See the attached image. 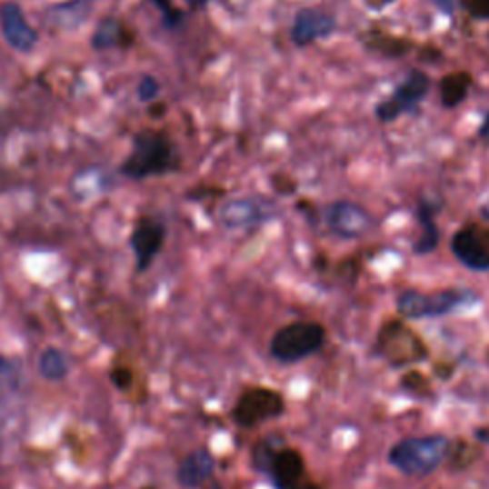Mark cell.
<instances>
[{
    "label": "cell",
    "instance_id": "cell-1",
    "mask_svg": "<svg viewBox=\"0 0 489 489\" xmlns=\"http://www.w3.org/2000/svg\"><path fill=\"white\" fill-rule=\"evenodd\" d=\"M175 165L176 154L168 136L157 130H142L136 135L133 152L123 163L121 171L128 178L142 180L173 171Z\"/></svg>",
    "mask_w": 489,
    "mask_h": 489
},
{
    "label": "cell",
    "instance_id": "cell-2",
    "mask_svg": "<svg viewBox=\"0 0 489 489\" xmlns=\"http://www.w3.org/2000/svg\"><path fill=\"white\" fill-rule=\"evenodd\" d=\"M451 442L442 434L415 436L398 442L390 449L388 461L407 476H426L449 457Z\"/></svg>",
    "mask_w": 489,
    "mask_h": 489
},
{
    "label": "cell",
    "instance_id": "cell-3",
    "mask_svg": "<svg viewBox=\"0 0 489 489\" xmlns=\"http://www.w3.org/2000/svg\"><path fill=\"white\" fill-rule=\"evenodd\" d=\"M476 303L478 294L470 289H444L436 293H421L409 289L398 298V312L407 319L438 317Z\"/></svg>",
    "mask_w": 489,
    "mask_h": 489
},
{
    "label": "cell",
    "instance_id": "cell-4",
    "mask_svg": "<svg viewBox=\"0 0 489 489\" xmlns=\"http://www.w3.org/2000/svg\"><path fill=\"white\" fill-rule=\"evenodd\" d=\"M374 352L392 367H402L426 360L428 348L423 338L407 327L402 319L386 322L374 341Z\"/></svg>",
    "mask_w": 489,
    "mask_h": 489
},
{
    "label": "cell",
    "instance_id": "cell-5",
    "mask_svg": "<svg viewBox=\"0 0 489 489\" xmlns=\"http://www.w3.org/2000/svg\"><path fill=\"white\" fill-rule=\"evenodd\" d=\"M325 343V329L315 322H294L281 327L270 343V352L281 364H296Z\"/></svg>",
    "mask_w": 489,
    "mask_h": 489
},
{
    "label": "cell",
    "instance_id": "cell-6",
    "mask_svg": "<svg viewBox=\"0 0 489 489\" xmlns=\"http://www.w3.org/2000/svg\"><path fill=\"white\" fill-rule=\"evenodd\" d=\"M284 411L285 400L277 390L266 386H253L244 390L237 398L232 411V419L237 426L254 428L264 424L266 421L284 415Z\"/></svg>",
    "mask_w": 489,
    "mask_h": 489
},
{
    "label": "cell",
    "instance_id": "cell-7",
    "mask_svg": "<svg viewBox=\"0 0 489 489\" xmlns=\"http://www.w3.org/2000/svg\"><path fill=\"white\" fill-rule=\"evenodd\" d=\"M264 473L275 489H315L308 478L304 457L293 447H277Z\"/></svg>",
    "mask_w": 489,
    "mask_h": 489
},
{
    "label": "cell",
    "instance_id": "cell-8",
    "mask_svg": "<svg viewBox=\"0 0 489 489\" xmlns=\"http://www.w3.org/2000/svg\"><path fill=\"white\" fill-rule=\"evenodd\" d=\"M451 251L464 268L489 272V228L474 224L464 225L451 239Z\"/></svg>",
    "mask_w": 489,
    "mask_h": 489
},
{
    "label": "cell",
    "instance_id": "cell-9",
    "mask_svg": "<svg viewBox=\"0 0 489 489\" xmlns=\"http://www.w3.org/2000/svg\"><path fill=\"white\" fill-rule=\"evenodd\" d=\"M325 224L338 237L357 239L373 230L374 218L360 205L350 201H336L327 206Z\"/></svg>",
    "mask_w": 489,
    "mask_h": 489
},
{
    "label": "cell",
    "instance_id": "cell-10",
    "mask_svg": "<svg viewBox=\"0 0 489 489\" xmlns=\"http://www.w3.org/2000/svg\"><path fill=\"white\" fill-rule=\"evenodd\" d=\"M275 216V205L256 197L232 199L222 205L220 222L230 230H247Z\"/></svg>",
    "mask_w": 489,
    "mask_h": 489
},
{
    "label": "cell",
    "instance_id": "cell-11",
    "mask_svg": "<svg viewBox=\"0 0 489 489\" xmlns=\"http://www.w3.org/2000/svg\"><path fill=\"white\" fill-rule=\"evenodd\" d=\"M165 225L154 218H140L130 234V247L136 256V270L145 272L165 244Z\"/></svg>",
    "mask_w": 489,
    "mask_h": 489
},
{
    "label": "cell",
    "instance_id": "cell-12",
    "mask_svg": "<svg viewBox=\"0 0 489 489\" xmlns=\"http://www.w3.org/2000/svg\"><path fill=\"white\" fill-rule=\"evenodd\" d=\"M428 86H430V81L423 71H417V69L411 71L409 77L398 86L396 94L377 107V117L384 123H390L396 117H400L404 111L419 104L426 96Z\"/></svg>",
    "mask_w": 489,
    "mask_h": 489
},
{
    "label": "cell",
    "instance_id": "cell-13",
    "mask_svg": "<svg viewBox=\"0 0 489 489\" xmlns=\"http://www.w3.org/2000/svg\"><path fill=\"white\" fill-rule=\"evenodd\" d=\"M0 27L6 43L17 52H31L39 41V35L27 24L24 10L15 3L0 5Z\"/></svg>",
    "mask_w": 489,
    "mask_h": 489
},
{
    "label": "cell",
    "instance_id": "cell-14",
    "mask_svg": "<svg viewBox=\"0 0 489 489\" xmlns=\"http://www.w3.org/2000/svg\"><path fill=\"white\" fill-rule=\"evenodd\" d=\"M333 29H334L333 15L314 10V8H306L296 14L293 29H291V36L296 46H306L317 39H324V36L331 35Z\"/></svg>",
    "mask_w": 489,
    "mask_h": 489
},
{
    "label": "cell",
    "instance_id": "cell-15",
    "mask_svg": "<svg viewBox=\"0 0 489 489\" xmlns=\"http://www.w3.org/2000/svg\"><path fill=\"white\" fill-rule=\"evenodd\" d=\"M215 466L216 463L209 449H195L180 463L176 480L185 489H197L213 478Z\"/></svg>",
    "mask_w": 489,
    "mask_h": 489
},
{
    "label": "cell",
    "instance_id": "cell-16",
    "mask_svg": "<svg viewBox=\"0 0 489 489\" xmlns=\"http://www.w3.org/2000/svg\"><path fill=\"white\" fill-rule=\"evenodd\" d=\"M94 0H67V3L52 5L45 12V22L58 29H73L85 24Z\"/></svg>",
    "mask_w": 489,
    "mask_h": 489
},
{
    "label": "cell",
    "instance_id": "cell-17",
    "mask_svg": "<svg viewBox=\"0 0 489 489\" xmlns=\"http://www.w3.org/2000/svg\"><path fill=\"white\" fill-rule=\"evenodd\" d=\"M135 43V33L117 20H104L92 36V46L96 50L111 46H130Z\"/></svg>",
    "mask_w": 489,
    "mask_h": 489
},
{
    "label": "cell",
    "instance_id": "cell-18",
    "mask_svg": "<svg viewBox=\"0 0 489 489\" xmlns=\"http://www.w3.org/2000/svg\"><path fill=\"white\" fill-rule=\"evenodd\" d=\"M434 205H428V203H421L419 205V222H421V237L419 241L415 243V247H413V251H415V254H428L436 249V244L440 241V232H438V225L434 222Z\"/></svg>",
    "mask_w": 489,
    "mask_h": 489
},
{
    "label": "cell",
    "instance_id": "cell-19",
    "mask_svg": "<svg viewBox=\"0 0 489 489\" xmlns=\"http://www.w3.org/2000/svg\"><path fill=\"white\" fill-rule=\"evenodd\" d=\"M470 75L468 73H449L440 83V92H442V104L445 107H455L459 105L468 94L470 86Z\"/></svg>",
    "mask_w": 489,
    "mask_h": 489
},
{
    "label": "cell",
    "instance_id": "cell-20",
    "mask_svg": "<svg viewBox=\"0 0 489 489\" xmlns=\"http://www.w3.org/2000/svg\"><path fill=\"white\" fill-rule=\"evenodd\" d=\"M39 373L46 381H62L69 373V362L60 348H46L39 357Z\"/></svg>",
    "mask_w": 489,
    "mask_h": 489
},
{
    "label": "cell",
    "instance_id": "cell-21",
    "mask_svg": "<svg viewBox=\"0 0 489 489\" xmlns=\"http://www.w3.org/2000/svg\"><path fill=\"white\" fill-rule=\"evenodd\" d=\"M371 46H373L374 50L384 52L386 55H400V54L407 52V48H409L407 43L398 41V39H392V36H390V39H388V36H384V39H374V41L371 43Z\"/></svg>",
    "mask_w": 489,
    "mask_h": 489
},
{
    "label": "cell",
    "instance_id": "cell-22",
    "mask_svg": "<svg viewBox=\"0 0 489 489\" xmlns=\"http://www.w3.org/2000/svg\"><path fill=\"white\" fill-rule=\"evenodd\" d=\"M152 3L161 10L166 27H176L182 22V14L173 6L171 0H152Z\"/></svg>",
    "mask_w": 489,
    "mask_h": 489
},
{
    "label": "cell",
    "instance_id": "cell-23",
    "mask_svg": "<svg viewBox=\"0 0 489 489\" xmlns=\"http://www.w3.org/2000/svg\"><path fill=\"white\" fill-rule=\"evenodd\" d=\"M402 384L407 392H413V390H421V396H424V394L430 392V384L428 381L423 377V373H417L413 371L409 374H405V377L402 379Z\"/></svg>",
    "mask_w": 489,
    "mask_h": 489
},
{
    "label": "cell",
    "instance_id": "cell-24",
    "mask_svg": "<svg viewBox=\"0 0 489 489\" xmlns=\"http://www.w3.org/2000/svg\"><path fill=\"white\" fill-rule=\"evenodd\" d=\"M157 92H159V83L154 77H149V75L142 77L138 85V98L142 102H152L157 96Z\"/></svg>",
    "mask_w": 489,
    "mask_h": 489
},
{
    "label": "cell",
    "instance_id": "cell-25",
    "mask_svg": "<svg viewBox=\"0 0 489 489\" xmlns=\"http://www.w3.org/2000/svg\"><path fill=\"white\" fill-rule=\"evenodd\" d=\"M463 6L470 15L489 20V0H463Z\"/></svg>",
    "mask_w": 489,
    "mask_h": 489
},
{
    "label": "cell",
    "instance_id": "cell-26",
    "mask_svg": "<svg viewBox=\"0 0 489 489\" xmlns=\"http://www.w3.org/2000/svg\"><path fill=\"white\" fill-rule=\"evenodd\" d=\"M109 374H111L113 384H115L117 388H121V390H126L130 386V383H133V374H130V371L126 367L113 369Z\"/></svg>",
    "mask_w": 489,
    "mask_h": 489
},
{
    "label": "cell",
    "instance_id": "cell-27",
    "mask_svg": "<svg viewBox=\"0 0 489 489\" xmlns=\"http://www.w3.org/2000/svg\"><path fill=\"white\" fill-rule=\"evenodd\" d=\"M480 136L489 144V117L485 119V125H484L482 130H480Z\"/></svg>",
    "mask_w": 489,
    "mask_h": 489
},
{
    "label": "cell",
    "instance_id": "cell-28",
    "mask_svg": "<svg viewBox=\"0 0 489 489\" xmlns=\"http://www.w3.org/2000/svg\"><path fill=\"white\" fill-rule=\"evenodd\" d=\"M476 434H478V440H482V442H489V428H482V430L476 432Z\"/></svg>",
    "mask_w": 489,
    "mask_h": 489
},
{
    "label": "cell",
    "instance_id": "cell-29",
    "mask_svg": "<svg viewBox=\"0 0 489 489\" xmlns=\"http://www.w3.org/2000/svg\"><path fill=\"white\" fill-rule=\"evenodd\" d=\"M390 3H394V0H373V6L374 8H383V6H386V5H390Z\"/></svg>",
    "mask_w": 489,
    "mask_h": 489
},
{
    "label": "cell",
    "instance_id": "cell-30",
    "mask_svg": "<svg viewBox=\"0 0 489 489\" xmlns=\"http://www.w3.org/2000/svg\"><path fill=\"white\" fill-rule=\"evenodd\" d=\"M6 365H8V362L5 360V357H3V355H0V369H5Z\"/></svg>",
    "mask_w": 489,
    "mask_h": 489
},
{
    "label": "cell",
    "instance_id": "cell-31",
    "mask_svg": "<svg viewBox=\"0 0 489 489\" xmlns=\"http://www.w3.org/2000/svg\"><path fill=\"white\" fill-rule=\"evenodd\" d=\"M190 3H192L194 6H199V5H203V3H205V0H190Z\"/></svg>",
    "mask_w": 489,
    "mask_h": 489
},
{
    "label": "cell",
    "instance_id": "cell-32",
    "mask_svg": "<svg viewBox=\"0 0 489 489\" xmlns=\"http://www.w3.org/2000/svg\"><path fill=\"white\" fill-rule=\"evenodd\" d=\"M142 489H155V487H142Z\"/></svg>",
    "mask_w": 489,
    "mask_h": 489
}]
</instances>
